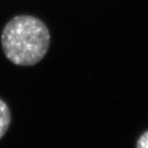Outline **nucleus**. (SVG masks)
I'll return each instance as SVG.
<instances>
[{"label":"nucleus","instance_id":"1","mask_svg":"<svg viewBox=\"0 0 148 148\" xmlns=\"http://www.w3.org/2000/svg\"><path fill=\"white\" fill-rule=\"evenodd\" d=\"M3 52L16 66H34L47 53L50 34L40 19L17 16L7 22L1 34Z\"/></svg>","mask_w":148,"mask_h":148},{"label":"nucleus","instance_id":"2","mask_svg":"<svg viewBox=\"0 0 148 148\" xmlns=\"http://www.w3.org/2000/svg\"><path fill=\"white\" fill-rule=\"evenodd\" d=\"M11 123V112L8 105L0 98V140L8 131Z\"/></svg>","mask_w":148,"mask_h":148},{"label":"nucleus","instance_id":"3","mask_svg":"<svg viewBox=\"0 0 148 148\" xmlns=\"http://www.w3.org/2000/svg\"><path fill=\"white\" fill-rule=\"evenodd\" d=\"M137 148H148V131L144 132L138 140Z\"/></svg>","mask_w":148,"mask_h":148}]
</instances>
